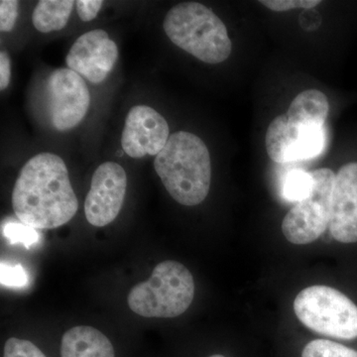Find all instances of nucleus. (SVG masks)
I'll list each match as a JSON object with an SVG mask.
<instances>
[{
	"label": "nucleus",
	"instance_id": "1",
	"mask_svg": "<svg viewBox=\"0 0 357 357\" xmlns=\"http://www.w3.org/2000/svg\"><path fill=\"white\" fill-rule=\"evenodd\" d=\"M13 206L20 222L33 229H56L69 222L79 202L63 159L53 153L32 157L14 185Z\"/></svg>",
	"mask_w": 357,
	"mask_h": 357
},
{
	"label": "nucleus",
	"instance_id": "2",
	"mask_svg": "<svg viewBox=\"0 0 357 357\" xmlns=\"http://www.w3.org/2000/svg\"><path fill=\"white\" fill-rule=\"evenodd\" d=\"M328 112L330 102L323 91L299 93L287 114L275 117L268 126L265 142L270 159L285 164L319 156L325 148Z\"/></svg>",
	"mask_w": 357,
	"mask_h": 357
},
{
	"label": "nucleus",
	"instance_id": "3",
	"mask_svg": "<svg viewBox=\"0 0 357 357\" xmlns=\"http://www.w3.org/2000/svg\"><path fill=\"white\" fill-rule=\"evenodd\" d=\"M154 168L170 196L183 206L203 203L210 192V152L195 134L187 131L173 133L155 157Z\"/></svg>",
	"mask_w": 357,
	"mask_h": 357
},
{
	"label": "nucleus",
	"instance_id": "4",
	"mask_svg": "<svg viewBox=\"0 0 357 357\" xmlns=\"http://www.w3.org/2000/svg\"><path fill=\"white\" fill-rule=\"evenodd\" d=\"M163 28L176 46L206 64H220L231 54V40L225 23L199 2H182L172 7Z\"/></svg>",
	"mask_w": 357,
	"mask_h": 357
},
{
	"label": "nucleus",
	"instance_id": "5",
	"mask_svg": "<svg viewBox=\"0 0 357 357\" xmlns=\"http://www.w3.org/2000/svg\"><path fill=\"white\" fill-rule=\"evenodd\" d=\"M195 296L192 275L182 263L166 260L154 268L149 280L128 294L131 311L145 318H175L191 306Z\"/></svg>",
	"mask_w": 357,
	"mask_h": 357
},
{
	"label": "nucleus",
	"instance_id": "6",
	"mask_svg": "<svg viewBox=\"0 0 357 357\" xmlns=\"http://www.w3.org/2000/svg\"><path fill=\"white\" fill-rule=\"evenodd\" d=\"M294 312L312 332L337 340L357 337V306L337 289L324 285L304 289L294 301Z\"/></svg>",
	"mask_w": 357,
	"mask_h": 357
},
{
	"label": "nucleus",
	"instance_id": "7",
	"mask_svg": "<svg viewBox=\"0 0 357 357\" xmlns=\"http://www.w3.org/2000/svg\"><path fill=\"white\" fill-rule=\"evenodd\" d=\"M314 187L307 198L288 211L282 222V231L289 243L309 244L328 229L332 215L335 174L331 169L312 171Z\"/></svg>",
	"mask_w": 357,
	"mask_h": 357
},
{
	"label": "nucleus",
	"instance_id": "8",
	"mask_svg": "<svg viewBox=\"0 0 357 357\" xmlns=\"http://www.w3.org/2000/svg\"><path fill=\"white\" fill-rule=\"evenodd\" d=\"M49 114L57 130L76 128L91 105V95L83 77L69 68L54 70L47 82Z\"/></svg>",
	"mask_w": 357,
	"mask_h": 357
},
{
	"label": "nucleus",
	"instance_id": "9",
	"mask_svg": "<svg viewBox=\"0 0 357 357\" xmlns=\"http://www.w3.org/2000/svg\"><path fill=\"white\" fill-rule=\"evenodd\" d=\"M128 188V176L119 164L105 162L91 178L84 202V215L91 225L102 227L114 222L121 213Z\"/></svg>",
	"mask_w": 357,
	"mask_h": 357
},
{
	"label": "nucleus",
	"instance_id": "10",
	"mask_svg": "<svg viewBox=\"0 0 357 357\" xmlns=\"http://www.w3.org/2000/svg\"><path fill=\"white\" fill-rule=\"evenodd\" d=\"M168 122L159 112L137 105L129 110L121 136V146L131 158L155 156L166 146L170 138Z\"/></svg>",
	"mask_w": 357,
	"mask_h": 357
},
{
	"label": "nucleus",
	"instance_id": "11",
	"mask_svg": "<svg viewBox=\"0 0 357 357\" xmlns=\"http://www.w3.org/2000/svg\"><path fill=\"white\" fill-rule=\"evenodd\" d=\"M117 59L116 44L105 30L96 29L77 39L66 57V64L91 83L100 84L114 69Z\"/></svg>",
	"mask_w": 357,
	"mask_h": 357
},
{
	"label": "nucleus",
	"instance_id": "12",
	"mask_svg": "<svg viewBox=\"0 0 357 357\" xmlns=\"http://www.w3.org/2000/svg\"><path fill=\"white\" fill-rule=\"evenodd\" d=\"M328 229L338 243H357V162L345 164L335 175Z\"/></svg>",
	"mask_w": 357,
	"mask_h": 357
},
{
	"label": "nucleus",
	"instance_id": "13",
	"mask_svg": "<svg viewBox=\"0 0 357 357\" xmlns=\"http://www.w3.org/2000/svg\"><path fill=\"white\" fill-rule=\"evenodd\" d=\"M61 357H115L114 345L95 328L75 326L64 333Z\"/></svg>",
	"mask_w": 357,
	"mask_h": 357
},
{
	"label": "nucleus",
	"instance_id": "14",
	"mask_svg": "<svg viewBox=\"0 0 357 357\" xmlns=\"http://www.w3.org/2000/svg\"><path fill=\"white\" fill-rule=\"evenodd\" d=\"M76 2L73 0H41L33 11V25L38 31L50 33L67 25Z\"/></svg>",
	"mask_w": 357,
	"mask_h": 357
},
{
	"label": "nucleus",
	"instance_id": "15",
	"mask_svg": "<svg viewBox=\"0 0 357 357\" xmlns=\"http://www.w3.org/2000/svg\"><path fill=\"white\" fill-rule=\"evenodd\" d=\"M314 178L311 172L292 170L287 173L282 185V194L289 202L299 203L311 195Z\"/></svg>",
	"mask_w": 357,
	"mask_h": 357
},
{
	"label": "nucleus",
	"instance_id": "16",
	"mask_svg": "<svg viewBox=\"0 0 357 357\" xmlns=\"http://www.w3.org/2000/svg\"><path fill=\"white\" fill-rule=\"evenodd\" d=\"M302 357H357V351L332 340H314L303 349Z\"/></svg>",
	"mask_w": 357,
	"mask_h": 357
},
{
	"label": "nucleus",
	"instance_id": "17",
	"mask_svg": "<svg viewBox=\"0 0 357 357\" xmlns=\"http://www.w3.org/2000/svg\"><path fill=\"white\" fill-rule=\"evenodd\" d=\"M3 234L11 243H22L26 248H31L39 238L36 230L24 223H7L3 227Z\"/></svg>",
	"mask_w": 357,
	"mask_h": 357
},
{
	"label": "nucleus",
	"instance_id": "18",
	"mask_svg": "<svg viewBox=\"0 0 357 357\" xmlns=\"http://www.w3.org/2000/svg\"><path fill=\"white\" fill-rule=\"evenodd\" d=\"M3 357H47L29 340L11 337L4 345Z\"/></svg>",
	"mask_w": 357,
	"mask_h": 357
},
{
	"label": "nucleus",
	"instance_id": "19",
	"mask_svg": "<svg viewBox=\"0 0 357 357\" xmlns=\"http://www.w3.org/2000/svg\"><path fill=\"white\" fill-rule=\"evenodd\" d=\"M0 271H1L0 279H1L2 285L7 286V287L20 288L24 287L27 284V274H26L24 268L20 264L10 266L6 263L1 262Z\"/></svg>",
	"mask_w": 357,
	"mask_h": 357
},
{
	"label": "nucleus",
	"instance_id": "20",
	"mask_svg": "<svg viewBox=\"0 0 357 357\" xmlns=\"http://www.w3.org/2000/svg\"><path fill=\"white\" fill-rule=\"evenodd\" d=\"M260 3L276 13H284L295 8H314L321 3L319 0H261Z\"/></svg>",
	"mask_w": 357,
	"mask_h": 357
},
{
	"label": "nucleus",
	"instance_id": "21",
	"mask_svg": "<svg viewBox=\"0 0 357 357\" xmlns=\"http://www.w3.org/2000/svg\"><path fill=\"white\" fill-rule=\"evenodd\" d=\"M20 2L16 0H1L0 1V30L10 32L18 17Z\"/></svg>",
	"mask_w": 357,
	"mask_h": 357
},
{
	"label": "nucleus",
	"instance_id": "22",
	"mask_svg": "<svg viewBox=\"0 0 357 357\" xmlns=\"http://www.w3.org/2000/svg\"><path fill=\"white\" fill-rule=\"evenodd\" d=\"M102 4V0H77L76 1L77 14L79 18L86 22L93 20L100 13Z\"/></svg>",
	"mask_w": 357,
	"mask_h": 357
},
{
	"label": "nucleus",
	"instance_id": "23",
	"mask_svg": "<svg viewBox=\"0 0 357 357\" xmlns=\"http://www.w3.org/2000/svg\"><path fill=\"white\" fill-rule=\"evenodd\" d=\"M11 60L6 52L0 53V89L4 91L10 83Z\"/></svg>",
	"mask_w": 357,
	"mask_h": 357
},
{
	"label": "nucleus",
	"instance_id": "24",
	"mask_svg": "<svg viewBox=\"0 0 357 357\" xmlns=\"http://www.w3.org/2000/svg\"><path fill=\"white\" fill-rule=\"evenodd\" d=\"M208 357H225L222 356V354H213V356H208Z\"/></svg>",
	"mask_w": 357,
	"mask_h": 357
}]
</instances>
